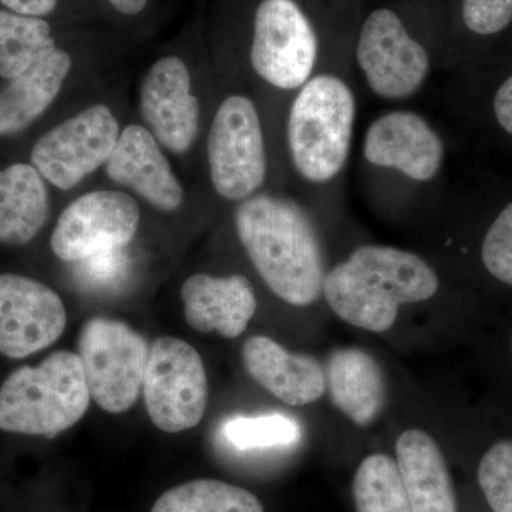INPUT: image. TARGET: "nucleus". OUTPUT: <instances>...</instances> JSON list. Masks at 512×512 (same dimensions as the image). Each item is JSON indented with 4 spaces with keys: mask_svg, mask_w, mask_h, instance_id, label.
I'll list each match as a JSON object with an SVG mask.
<instances>
[{
    "mask_svg": "<svg viewBox=\"0 0 512 512\" xmlns=\"http://www.w3.org/2000/svg\"><path fill=\"white\" fill-rule=\"evenodd\" d=\"M235 229L266 286L282 301L308 306L323 295L326 269L315 225L288 198L255 194L238 202Z\"/></svg>",
    "mask_w": 512,
    "mask_h": 512,
    "instance_id": "f257e3e1",
    "label": "nucleus"
},
{
    "mask_svg": "<svg viewBox=\"0 0 512 512\" xmlns=\"http://www.w3.org/2000/svg\"><path fill=\"white\" fill-rule=\"evenodd\" d=\"M439 288V275L421 256L372 244L326 272L323 296L343 322L382 333L392 328L400 306L429 301Z\"/></svg>",
    "mask_w": 512,
    "mask_h": 512,
    "instance_id": "f03ea898",
    "label": "nucleus"
},
{
    "mask_svg": "<svg viewBox=\"0 0 512 512\" xmlns=\"http://www.w3.org/2000/svg\"><path fill=\"white\" fill-rule=\"evenodd\" d=\"M356 124V97L343 77L313 74L289 109L286 141L296 173L311 184H328L348 164Z\"/></svg>",
    "mask_w": 512,
    "mask_h": 512,
    "instance_id": "7ed1b4c3",
    "label": "nucleus"
},
{
    "mask_svg": "<svg viewBox=\"0 0 512 512\" xmlns=\"http://www.w3.org/2000/svg\"><path fill=\"white\" fill-rule=\"evenodd\" d=\"M90 392L82 360L67 350L23 366L0 386V430L55 439L83 419Z\"/></svg>",
    "mask_w": 512,
    "mask_h": 512,
    "instance_id": "20e7f679",
    "label": "nucleus"
},
{
    "mask_svg": "<svg viewBox=\"0 0 512 512\" xmlns=\"http://www.w3.org/2000/svg\"><path fill=\"white\" fill-rule=\"evenodd\" d=\"M77 349L97 406L111 414L131 409L143 389L146 339L120 320L93 318L80 330Z\"/></svg>",
    "mask_w": 512,
    "mask_h": 512,
    "instance_id": "39448f33",
    "label": "nucleus"
},
{
    "mask_svg": "<svg viewBox=\"0 0 512 512\" xmlns=\"http://www.w3.org/2000/svg\"><path fill=\"white\" fill-rule=\"evenodd\" d=\"M207 156L212 187L224 200L245 201L264 187V130L249 97L232 94L222 101L208 133Z\"/></svg>",
    "mask_w": 512,
    "mask_h": 512,
    "instance_id": "423d86ee",
    "label": "nucleus"
},
{
    "mask_svg": "<svg viewBox=\"0 0 512 512\" xmlns=\"http://www.w3.org/2000/svg\"><path fill=\"white\" fill-rule=\"evenodd\" d=\"M144 402L154 426L181 433L201 423L208 382L200 353L185 340L160 338L148 349Z\"/></svg>",
    "mask_w": 512,
    "mask_h": 512,
    "instance_id": "0eeeda50",
    "label": "nucleus"
},
{
    "mask_svg": "<svg viewBox=\"0 0 512 512\" xmlns=\"http://www.w3.org/2000/svg\"><path fill=\"white\" fill-rule=\"evenodd\" d=\"M318 56V36L295 0L259 3L249 59L264 82L285 92H298L315 74Z\"/></svg>",
    "mask_w": 512,
    "mask_h": 512,
    "instance_id": "6e6552de",
    "label": "nucleus"
},
{
    "mask_svg": "<svg viewBox=\"0 0 512 512\" xmlns=\"http://www.w3.org/2000/svg\"><path fill=\"white\" fill-rule=\"evenodd\" d=\"M356 62L367 87L383 100L400 101L419 93L429 79L426 47L407 32L393 10L370 13L360 29Z\"/></svg>",
    "mask_w": 512,
    "mask_h": 512,
    "instance_id": "1a4fd4ad",
    "label": "nucleus"
},
{
    "mask_svg": "<svg viewBox=\"0 0 512 512\" xmlns=\"http://www.w3.org/2000/svg\"><path fill=\"white\" fill-rule=\"evenodd\" d=\"M119 137V121L113 111L94 104L40 137L30 160L50 184L72 190L106 165Z\"/></svg>",
    "mask_w": 512,
    "mask_h": 512,
    "instance_id": "9d476101",
    "label": "nucleus"
},
{
    "mask_svg": "<svg viewBox=\"0 0 512 512\" xmlns=\"http://www.w3.org/2000/svg\"><path fill=\"white\" fill-rule=\"evenodd\" d=\"M140 208L120 191H93L64 208L50 238L53 254L64 262H83L117 251L136 237Z\"/></svg>",
    "mask_w": 512,
    "mask_h": 512,
    "instance_id": "9b49d317",
    "label": "nucleus"
},
{
    "mask_svg": "<svg viewBox=\"0 0 512 512\" xmlns=\"http://www.w3.org/2000/svg\"><path fill=\"white\" fill-rule=\"evenodd\" d=\"M67 313L52 288L16 274H0V353L23 359L63 335Z\"/></svg>",
    "mask_w": 512,
    "mask_h": 512,
    "instance_id": "f8f14e48",
    "label": "nucleus"
},
{
    "mask_svg": "<svg viewBox=\"0 0 512 512\" xmlns=\"http://www.w3.org/2000/svg\"><path fill=\"white\" fill-rule=\"evenodd\" d=\"M363 158L373 167L397 171L414 183H430L446 163V143L416 111H387L367 127Z\"/></svg>",
    "mask_w": 512,
    "mask_h": 512,
    "instance_id": "ddd939ff",
    "label": "nucleus"
},
{
    "mask_svg": "<svg viewBox=\"0 0 512 512\" xmlns=\"http://www.w3.org/2000/svg\"><path fill=\"white\" fill-rule=\"evenodd\" d=\"M140 110L160 146L174 154L190 150L200 131L201 111L184 60L165 56L151 66L141 83Z\"/></svg>",
    "mask_w": 512,
    "mask_h": 512,
    "instance_id": "4468645a",
    "label": "nucleus"
},
{
    "mask_svg": "<svg viewBox=\"0 0 512 512\" xmlns=\"http://www.w3.org/2000/svg\"><path fill=\"white\" fill-rule=\"evenodd\" d=\"M104 167L113 183L137 192L157 210L174 212L184 202L183 185L147 127L124 128Z\"/></svg>",
    "mask_w": 512,
    "mask_h": 512,
    "instance_id": "2eb2a0df",
    "label": "nucleus"
},
{
    "mask_svg": "<svg viewBox=\"0 0 512 512\" xmlns=\"http://www.w3.org/2000/svg\"><path fill=\"white\" fill-rule=\"evenodd\" d=\"M181 299L192 329L227 339L245 332L258 306L251 282L242 275H192L181 286Z\"/></svg>",
    "mask_w": 512,
    "mask_h": 512,
    "instance_id": "dca6fc26",
    "label": "nucleus"
},
{
    "mask_svg": "<svg viewBox=\"0 0 512 512\" xmlns=\"http://www.w3.org/2000/svg\"><path fill=\"white\" fill-rule=\"evenodd\" d=\"M242 362L259 386L288 406H308L325 393V369L315 357L288 352L266 336L244 343Z\"/></svg>",
    "mask_w": 512,
    "mask_h": 512,
    "instance_id": "f3484780",
    "label": "nucleus"
},
{
    "mask_svg": "<svg viewBox=\"0 0 512 512\" xmlns=\"http://www.w3.org/2000/svg\"><path fill=\"white\" fill-rule=\"evenodd\" d=\"M396 464L413 512H458L446 460L429 433L404 431L396 443Z\"/></svg>",
    "mask_w": 512,
    "mask_h": 512,
    "instance_id": "a211bd4d",
    "label": "nucleus"
},
{
    "mask_svg": "<svg viewBox=\"0 0 512 512\" xmlns=\"http://www.w3.org/2000/svg\"><path fill=\"white\" fill-rule=\"evenodd\" d=\"M325 376L330 400L356 426H369L383 412L386 379L382 367L366 350H335L326 363Z\"/></svg>",
    "mask_w": 512,
    "mask_h": 512,
    "instance_id": "6ab92c4d",
    "label": "nucleus"
},
{
    "mask_svg": "<svg viewBox=\"0 0 512 512\" xmlns=\"http://www.w3.org/2000/svg\"><path fill=\"white\" fill-rule=\"evenodd\" d=\"M72 57L57 49L0 90V137L15 136L35 123L59 96Z\"/></svg>",
    "mask_w": 512,
    "mask_h": 512,
    "instance_id": "aec40b11",
    "label": "nucleus"
},
{
    "mask_svg": "<svg viewBox=\"0 0 512 512\" xmlns=\"http://www.w3.org/2000/svg\"><path fill=\"white\" fill-rule=\"evenodd\" d=\"M45 181L32 164L0 170V244L22 247L45 227L50 208Z\"/></svg>",
    "mask_w": 512,
    "mask_h": 512,
    "instance_id": "412c9836",
    "label": "nucleus"
},
{
    "mask_svg": "<svg viewBox=\"0 0 512 512\" xmlns=\"http://www.w3.org/2000/svg\"><path fill=\"white\" fill-rule=\"evenodd\" d=\"M56 49L45 19L0 10V77L15 79Z\"/></svg>",
    "mask_w": 512,
    "mask_h": 512,
    "instance_id": "4be33fe9",
    "label": "nucleus"
},
{
    "mask_svg": "<svg viewBox=\"0 0 512 512\" xmlns=\"http://www.w3.org/2000/svg\"><path fill=\"white\" fill-rule=\"evenodd\" d=\"M151 512H264L245 488L218 480H194L171 488Z\"/></svg>",
    "mask_w": 512,
    "mask_h": 512,
    "instance_id": "5701e85b",
    "label": "nucleus"
},
{
    "mask_svg": "<svg viewBox=\"0 0 512 512\" xmlns=\"http://www.w3.org/2000/svg\"><path fill=\"white\" fill-rule=\"evenodd\" d=\"M357 512H413L396 461L372 454L360 463L353 480Z\"/></svg>",
    "mask_w": 512,
    "mask_h": 512,
    "instance_id": "b1692460",
    "label": "nucleus"
},
{
    "mask_svg": "<svg viewBox=\"0 0 512 512\" xmlns=\"http://www.w3.org/2000/svg\"><path fill=\"white\" fill-rule=\"evenodd\" d=\"M224 434L229 443L239 450H254L298 443L301 439V427L289 417L271 414L229 420L225 424Z\"/></svg>",
    "mask_w": 512,
    "mask_h": 512,
    "instance_id": "393cba45",
    "label": "nucleus"
},
{
    "mask_svg": "<svg viewBox=\"0 0 512 512\" xmlns=\"http://www.w3.org/2000/svg\"><path fill=\"white\" fill-rule=\"evenodd\" d=\"M478 484L494 512H512V441H498L478 466Z\"/></svg>",
    "mask_w": 512,
    "mask_h": 512,
    "instance_id": "a878e982",
    "label": "nucleus"
},
{
    "mask_svg": "<svg viewBox=\"0 0 512 512\" xmlns=\"http://www.w3.org/2000/svg\"><path fill=\"white\" fill-rule=\"evenodd\" d=\"M480 256L485 271L495 281L512 288V198L485 229Z\"/></svg>",
    "mask_w": 512,
    "mask_h": 512,
    "instance_id": "bb28decb",
    "label": "nucleus"
},
{
    "mask_svg": "<svg viewBox=\"0 0 512 512\" xmlns=\"http://www.w3.org/2000/svg\"><path fill=\"white\" fill-rule=\"evenodd\" d=\"M461 18L474 35H498L512 23V0H461Z\"/></svg>",
    "mask_w": 512,
    "mask_h": 512,
    "instance_id": "cd10ccee",
    "label": "nucleus"
},
{
    "mask_svg": "<svg viewBox=\"0 0 512 512\" xmlns=\"http://www.w3.org/2000/svg\"><path fill=\"white\" fill-rule=\"evenodd\" d=\"M488 116L498 133L512 141V70L498 76L488 96Z\"/></svg>",
    "mask_w": 512,
    "mask_h": 512,
    "instance_id": "c85d7f7f",
    "label": "nucleus"
},
{
    "mask_svg": "<svg viewBox=\"0 0 512 512\" xmlns=\"http://www.w3.org/2000/svg\"><path fill=\"white\" fill-rule=\"evenodd\" d=\"M59 0H0L10 12L30 18H45L56 9Z\"/></svg>",
    "mask_w": 512,
    "mask_h": 512,
    "instance_id": "c756f323",
    "label": "nucleus"
},
{
    "mask_svg": "<svg viewBox=\"0 0 512 512\" xmlns=\"http://www.w3.org/2000/svg\"><path fill=\"white\" fill-rule=\"evenodd\" d=\"M107 3L126 16H136L147 8L148 0H106Z\"/></svg>",
    "mask_w": 512,
    "mask_h": 512,
    "instance_id": "7c9ffc66",
    "label": "nucleus"
}]
</instances>
